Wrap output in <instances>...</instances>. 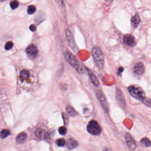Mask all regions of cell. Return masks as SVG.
<instances>
[{
    "mask_svg": "<svg viewBox=\"0 0 151 151\" xmlns=\"http://www.w3.org/2000/svg\"><path fill=\"white\" fill-rule=\"evenodd\" d=\"M10 135V132L9 130L3 129L1 132V137L2 138H6Z\"/></svg>",
    "mask_w": 151,
    "mask_h": 151,
    "instance_id": "obj_19",
    "label": "cell"
},
{
    "mask_svg": "<svg viewBox=\"0 0 151 151\" xmlns=\"http://www.w3.org/2000/svg\"><path fill=\"white\" fill-rule=\"evenodd\" d=\"M6 1V0H3V1Z\"/></svg>",
    "mask_w": 151,
    "mask_h": 151,
    "instance_id": "obj_30",
    "label": "cell"
},
{
    "mask_svg": "<svg viewBox=\"0 0 151 151\" xmlns=\"http://www.w3.org/2000/svg\"><path fill=\"white\" fill-rule=\"evenodd\" d=\"M56 145L59 147H63L66 144V141L63 138L59 139L55 142Z\"/></svg>",
    "mask_w": 151,
    "mask_h": 151,
    "instance_id": "obj_23",
    "label": "cell"
},
{
    "mask_svg": "<svg viewBox=\"0 0 151 151\" xmlns=\"http://www.w3.org/2000/svg\"><path fill=\"white\" fill-rule=\"evenodd\" d=\"M78 145L77 141L73 138H70L68 139L67 142V146L69 149H72L76 148Z\"/></svg>",
    "mask_w": 151,
    "mask_h": 151,
    "instance_id": "obj_14",
    "label": "cell"
},
{
    "mask_svg": "<svg viewBox=\"0 0 151 151\" xmlns=\"http://www.w3.org/2000/svg\"><path fill=\"white\" fill-rule=\"evenodd\" d=\"M29 29L32 32H34L36 31V30H37V27L34 24H31L30 26Z\"/></svg>",
    "mask_w": 151,
    "mask_h": 151,
    "instance_id": "obj_27",
    "label": "cell"
},
{
    "mask_svg": "<svg viewBox=\"0 0 151 151\" xmlns=\"http://www.w3.org/2000/svg\"><path fill=\"white\" fill-rule=\"evenodd\" d=\"M140 143L143 145L144 146L146 147H148L151 145V142L150 139H148L147 138L145 137L142 139L140 140Z\"/></svg>",
    "mask_w": 151,
    "mask_h": 151,
    "instance_id": "obj_18",
    "label": "cell"
},
{
    "mask_svg": "<svg viewBox=\"0 0 151 151\" xmlns=\"http://www.w3.org/2000/svg\"><path fill=\"white\" fill-rule=\"evenodd\" d=\"M66 37H67V40H68L70 46L71 47V49L74 52H77L78 51V48L75 40H74L73 34L68 29L66 31Z\"/></svg>",
    "mask_w": 151,
    "mask_h": 151,
    "instance_id": "obj_5",
    "label": "cell"
},
{
    "mask_svg": "<svg viewBox=\"0 0 151 151\" xmlns=\"http://www.w3.org/2000/svg\"><path fill=\"white\" fill-rule=\"evenodd\" d=\"M107 2H109V3H111L113 2L114 0H106Z\"/></svg>",
    "mask_w": 151,
    "mask_h": 151,
    "instance_id": "obj_29",
    "label": "cell"
},
{
    "mask_svg": "<svg viewBox=\"0 0 151 151\" xmlns=\"http://www.w3.org/2000/svg\"><path fill=\"white\" fill-rule=\"evenodd\" d=\"M86 70L88 71V74H89V76H90L92 83L95 86H98L99 85V82L98 78L96 77V76L91 70H89V69L87 68H86Z\"/></svg>",
    "mask_w": 151,
    "mask_h": 151,
    "instance_id": "obj_15",
    "label": "cell"
},
{
    "mask_svg": "<svg viewBox=\"0 0 151 151\" xmlns=\"http://www.w3.org/2000/svg\"><path fill=\"white\" fill-rule=\"evenodd\" d=\"M125 142L129 148L131 150H134L136 149L137 145L136 142L129 133H126L125 135Z\"/></svg>",
    "mask_w": 151,
    "mask_h": 151,
    "instance_id": "obj_8",
    "label": "cell"
},
{
    "mask_svg": "<svg viewBox=\"0 0 151 151\" xmlns=\"http://www.w3.org/2000/svg\"><path fill=\"white\" fill-rule=\"evenodd\" d=\"M10 6L11 8L13 10L16 9L19 6V3L16 0H14L11 1L10 3Z\"/></svg>",
    "mask_w": 151,
    "mask_h": 151,
    "instance_id": "obj_21",
    "label": "cell"
},
{
    "mask_svg": "<svg viewBox=\"0 0 151 151\" xmlns=\"http://www.w3.org/2000/svg\"><path fill=\"white\" fill-rule=\"evenodd\" d=\"M66 110L68 114L72 117L76 116L78 114V113H77L76 110L70 106H67L66 107Z\"/></svg>",
    "mask_w": 151,
    "mask_h": 151,
    "instance_id": "obj_16",
    "label": "cell"
},
{
    "mask_svg": "<svg viewBox=\"0 0 151 151\" xmlns=\"http://www.w3.org/2000/svg\"><path fill=\"white\" fill-rule=\"evenodd\" d=\"M65 1L66 0H57L58 5L61 7H64L65 6Z\"/></svg>",
    "mask_w": 151,
    "mask_h": 151,
    "instance_id": "obj_26",
    "label": "cell"
},
{
    "mask_svg": "<svg viewBox=\"0 0 151 151\" xmlns=\"http://www.w3.org/2000/svg\"><path fill=\"white\" fill-rule=\"evenodd\" d=\"M47 133L48 132H46V131L44 129H38L36 130L35 134L36 137L39 139H46Z\"/></svg>",
    "mask_w": 151,
    "mask_h": 151,
    "instance_id": "obj_11",
    "label": "cell"
},
{
    "mask_svg": "<svg viewBox=\"0 0 151 151\" xmlns=\"http://www.w3.org/2000/svg\"><path fill=\"white\" fill-rule=\"evenodd\" d=\"M27 135L25 132H22L17 135L16 137V142L17 144H23L26 142Z\"/></svg>",
    "mask_w": 151,
    "mask_h": 151,
    "instance_id": "obj_12",
    "label": "cell"
},
{
    "mask_svg": "<svg viewBox=\"0 0 151 151\" xmlns=\"http://www.w3.org/2000/svg\"><path fill=\"white\" fill-rule=\"evenodd\" d=\"M128 90L132 96L139 100L141 101L145 97V94L143 89L137 86H130L128 87Z\"/></svg>",
    "mask_w": 151,
    "mask_h": 151,
    "instance_id": "obj_3",
    "label": "cell"
},
{
    "mask_svg": "<svg viewBox=\"0 0 151 151\" xmlns=\"http://www.w3.org/2000/svg\"><path fill=\"white\" fill-rule=\"evenodd\" d=\"M14 46V43L12 41H8L6 43L5 45V49L7 51L12 49Z\"/></svg>",
    "mask_w": 151,
    "mask_h": 151,
    "instance_id": "obj_24",
    "label": "cell"
},
{
    "mask_svg": "<svg viewBox=\"0 0 151 151\" xmlns=\"http://www.w3.org/2000/svg\"><path fill=\"white\" fill-rule=\"evenodd\" d=\"M26 52L29 58L32 59H35L38 54V50L37 46L31 44L29 45L26 49Z\"/></svg>",
    "mask_w": 151,
    "mask_h": 151,
    "instance_id": "obj_6",
    "label": "cell"
},
{
    "mask_svg": "<svg viewBox=\"0 0 151 151\" xmlns=\"http://www.w3.org/2000/svg\"><path fill=\"white\" fill-rule=\"evenodd\" d=\"M140 17L138 14H136L134 16L132 17L131 18V23L132 26L134 29L137 28L139 25L140 23Z\"/></svg>",
    "mask_w": 151,
    "mask_h": 151,
    "instance_id": "obj_13",
    "label": "cell"
},
{
    "mask_svg": "<svg viewBox=\"0 0 151 151\" xmlns=\"http://www.w3.org/2000/svg\"><path fill=\"white\" fill-rule=\"evenodd\" d=\"M64 57L70 66L76 70L79 74H83L85 71V68L78 61L77 58L74 55L68 51L64 53Z\"/></svg>",
    "mask_w": 151,
    "mask_h": 151,
    "instance_id": "obj_1",
    "label": "cell"
},
{
    "mask_svg": "<svg viewBox=\"0 0 151 151\" xmlns=\"http://www.w3.org/2000/svg\"><path fill=\"white\" fill-rule=\"evenodd\" d=\"M59 133L61 135H64L67 133V129L64 126H62L59 129Z\"/></svg>",
    "mask_w": 151,
    "mask_h": 151,
    "instance_id": "obj_25",
    "label": "cell"
},
{
    "mask_svg": "<svg viewBox=\"0 0 151 151\" xmlns=\"http://www.w3.org/2000/svg\"><path fill=\"white\" fill-rule=\"evenodd\" d=\"M96 95H97V98L99 99V101L100 102L102 106V107L106 111L108 112L109 111V106L105 98L104 95L100 91H98L96 92Z\"/></svg>",
    "mask_w": 151,
    "mask_h": 151,
    "instance_id": "obj_7",
    "label": "cell"
},
{
    "mask_svg": "<svg viewBox=\"0 0 151 151\" xmlns=\"http://www.w3.org/2000/svg\"><path fill=\"white\" fill-rule=\"evenodd\" d=\"M124 43L128 46L134 47L136 42L135 37L131 34H126L124 37Z\"/></svg>",
    "mask_w": 151,
    "mask_h": 151,
    "instance_id": "obj_9",
    "label": "cell"
},
{
    "mask_svg": "<svg viewBox=\"0 0 151 151\" xmlns=\"http://www.w3.org/2000/svg\"><path fill=\"white\" fill-rule=\"evenodd\" d=\"M29 72L25 70H23L21 71V75H20L21 81L23 82L24 81L27 80L29 78Z\"/></svg>",
    "mask_w": 151,
    "mask_h": 151,
    "instance_id": "obj_17",
    "label": "cell"
},
{
    "mask_svg": "<svg viewBox=\"0 0 151 151\" xmlns=\"http://www.w3.org/2000/svg\"><path fill=\"white\" fill-rule=\"evenodd\" d=\"M123 70V68H122V67H120V68H118V71H117V74H118V75L120 76H122V73Z\"/></svg>",
    "mask_w": 151,
    "mask_h": 151,
    "instance_id": "obj_28",
    "label": "cell"
},
{
    "mask_svg": "<svg viewBox=\"0 0 151 151\" xmlns=\"http://www.w3.org/2000/svg\"><path fill=\"white\" fill-rule=\"evenodd\" d=\"M36 11V8L33 5L29 6L27 9V12L29 14H33Z\"/></svg>",
    "mask_w": 151,
    "mask_h": 151,
    "instance_id": "obj_20",
    "label": "cell"
},
{
    "mask_svg": "<svg viewBox=\"0 0 151 151\" xmlns=\"http://www.w3.org/2000/svg\"><path fill=\"white\" fill-rule=\"evenodd\" d=\"M134 72L138 76H141L144 74L145 71V67L144 64L141 62L135 64L133 68Z\"/></svg>",
    "mask_w": 151,
    "mask_h": 151,
    "instance_id": "obj_10",
    "label": "cell"
},
{
    "mask_svg": "<svg viewBox=\"0 0 151 151\" xmlns=\"http://www.w3.org/2000/svg\"><path fill=\"white\" fill-rule=\"evenodd\" d=\"M87 130L90 134L94 136H99L101 132V128L97 121L91 120L87 125Z\"/></svg>",
    "mask_w": 151,
    "mask_h": 151,
    "instance_id": "obj_4",
    "label": "cell"
},
{
    "mask_svg": "<svg viewBox=\"0 0 151 151\" xmlns=\"http://www.w3.org/2000/svg\"><path fill=\"white\" fill-rule=\"evenodd\" d=\"M143 104H145L147 106L151 107V99L145 97L142 101H141Z\"/></svg>",
    "mask_w": 151,
    "mask_h": 151,
    "instance_id": "obj_22",
    "label": "cell"
},
{
    "mask_svg": "<svg viewBox=\"0 0 151 151\" xmlns=\"http://www.w3.org/2000/svg\"><path fill=\"white\" fill-rule=\"evenodd\" d=\"M91 54L97 67L99 68H102L104 65V57L100 48L98 46L93 47L92 49Z\"/></svg>",
    "mask_w": 151,
    "mask_h": 151,
    "instance_id": "obj_2",
    "label": "cell"
}]
</instances>
